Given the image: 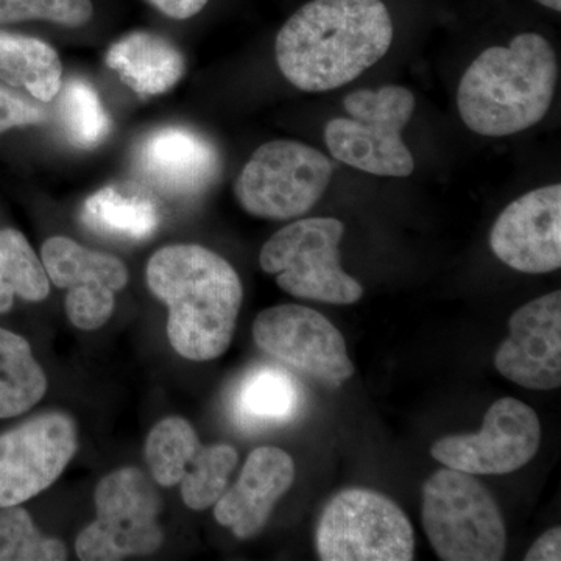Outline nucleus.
Here are the masks:
<instances>
[{"mask_svg":"<svg viewBox=\"0 0 561 561\" xmlns=\"http://www.w3.org/2000/svg\"><path fill=\"white\" fill-rule=\"evenodd\" d=\"M393 22L382 0H311L276 36V62L298 90L345 87L389 51Z\"/></svg>","mask_w":561,"mask_h":561,"instance_id":"1","label":"nucleus"},{"mask_svg":"<svg viewBox=\"0 0 561 561\" xmlns=\"http://www.w3.org/2000/svg\"><path fill=\"white\" fill-rule=\"evenodd\" d=\"M147 284L169 309L172 348L184 359H217L230 348L243 300L241 278L220 254L195 243L158 250Z\"/></svg>","mask_w":561,"mask_h":561,"instance_id":"2","label":"nucleus"},{"mask_svg":"<svg viewBox=\"0 0 561 561\" xmlns=\"http://www.w3.org/2000/svg\"><path fill=\"white\" fill-rule=\"evenodd\" d=\"M556 51L537 33H523L508 47L483 50L461 77L457 108L471 131L489 138L534 127L556 95Z\"/></svg>","mask_w":561,"mask_h":561,"instance_id":"3","label":"nucleus"},{"mask_svg":"<svg viewBox=\"0 0 561 561\" xmlns=\"http://www.w3.org/2000/svg\"><path fill=\"white\" fill-rule=\"evenodd\" d=\"M423 527L443 561H500L507 548L501 507L468 472L442 468L423 486Z\"/></svg>","mask_w":561,"mask_h":561,"instance_id":"4","label":"nucleus"},{"mask_svg":"<svg viewBox=\"0 0 561 561\" xmlns=\"http://www.w3.org/2000/svg\"><path fill=\"white\" fill-rule=\"evenodd\" d=\"M415 95L408 88L351 92L343 106L351 117L328 122L324 140L335 160L371 175L405 179L415 169L402 130L415 111Z\"/></svg>","mask_w":561,"mask_h":561,"instance_id":"5","label":"nucleus"},{"mask_svg":"<svg viewBox=\"0 0 561 561\" xmlns=\"http://www.w3.org/2000/svg\"><path fill=\"white\" fill-rule=\"evenodd\" d=\"M345 225L332 217L301 219L280 228L262 247V271L276 276V284L302 300L353 305L364 287L341 265Z\"/></svg>","mask_w":561,"mask_h":561,"instance_id":"6","label":"nucleus"},{"mask_svg":"<svg viewBox=\"0 0 561 561\" xmlns=\"http://www.w3.org/2000/svg\"><path fill=\"white\" fill-rule=\"evenodd\" d=\"M153 482L136 467L110 472L99 482L95 519L76 541L80 560L117 561L160 551L162 497Z\"/></svg>","mask_w":561,"mask_h":561,"instance_id":"7","label":"nucleus"},{"mask_svg":"<svg viewBox=\"0 0 561 561\" xmlns=\"http://www.w3.org/2000/svg\"><path fill=\"white\" fill-rule=\"evenodd\" d=\"M316 549L323 561H411L415 534L408 515L375 490L348 489L321 512Z\"/></svg>","mask_w":561,"mask_h":561,"instance_id":"8","label":"nucleus"},{"mask_svg":"<svg viewBox=\"0 0 561 561\" xmlns=\"http://www.w3.org/2000/svg\"><path fill=\"white\" fill-rule=\"evenodd\" d=\"M334 169L330 158L306 144L272 140L254 151L242 169L236 198L260 219H297L323 197Z\"/></svg>","mask_w":561,"mask_h":561,"instance_id":"9","label":"nucleus"},{"mask_svg":"<svg viewBox=\"0 0 561 561\" xmlns=\"http://www.w3.org/2000/svg\"><path fill=\"white\" fill-rule=\"evenodd\" d=\"M77 449L79 427L68 413H43L0 434V508L50 489Z\"/></svg>","mask_w":561,"mask_h":561,"instance_id":"10","label":"nucleus"},{"mask_svg":"<svg viewBox=\"0 0 561 561\" xmlns=\"http://www.w3.org/2000/svg\"><path fill=\"white\" fill-rule=\"evenodd\" d=\"M540 443L541 423L534 409L502 398L491 404L481 432L440 438L431 456L443 467L472 476L508 474L529 463Z\"/></svg>","mask_w":561,"mask_h":561,"instance_id":"11","label":"nucleus"},{"mask_svg":"<svg viewBox=\"0 0 561 561\" xmlns=\"http://www.w3.org/2000/svg\"><path fill=\"white\" fill-rule=\"evenodd\" d=\"M253 339L268 356L320 381L339 386L353 376L354 365L342 332L306 306L265 309L254 320Z\"/></svg>","mask_w":561,"mask_h":561,"instance_id":"12","label":"nucleus"},{"mask_svg":"<svg viewBox=\"0 0 561 561\" xmlns=\"http://www.w3.org/2000/svg\"><path fill=\"white\" fill-rule=\"evenodd\" d=\"M41 261L50 283L68 290L66 316L81 331H98L108 323L117 291L128 284L124 262L113 254L84 249L69 238L47 239Z\"/></svg>","mask_w":561,"mask_h":561,"instance_id":"13","label":"nucleus"},{"mask_svg":"<svg viewBox=\"0 0 561 561\" xmlns=\"http://www.w3.org/2000/svg\"><path fill=\"white\" fill-rule=\"evenodd\" d=\"M494 256L523 273L561 267V186L540 187L511 203L490 232Z\"/></svg>","mask_w":561,"mask_h":561,"instance_id":"14","label":"nucleus"},{"mask_svg":"<svg viewBox=\"0 0 561 561\" xmlns=\"http://www.w3.org/2000/svg\"><path fill=\"white\" fill-rule=\"evenodd\" d=\"M494 367L529 390H556L561 383V291L527 302L508 321Z\"/></svg>","mask_w":561,"mask_h":561,"instance_id":"15","label":"nucleus"},{"mask_svg":"<svg viewBox=\"0 0 561 561\" xmlns=\"http://www.w3.org/2000/svg\"><path fill=\"white\" fill-rule=\"evenodd\" d=\"M135 172L162 197L183 201L203 194L219 175L216 147L183 127L151 131L135 151Z\"/></svg>","mask_w":561,"mask_h":561,"instance_id":"16","label":"nucleus"},{"mask_svg":"<svg viewBox=\"0 0 561 561\" xmlns=\"http://www.w3.org/2000/svg\"><path fill=\"white\" fill-rule=\"evenodd\" d=\"M294 481L295 463L289 454L275 446L254 449L238 482L214 504L216 522L231 529L239 540H250L264 529L276 502Z\"/></svg>","mask_w":561,"mask_h":561,"instance_id":"17","label":"nucleus"},{"mask_svg":"<svg viewBox=\"0 0 561 561\" xmlns=\"http://www.w3.org/2000/svg\"><path fill=\"white\" fill-rule=\"evenodd\" d=\"M106 65L142 98L171 91L183 77V55L162 36L133 32L106 51Z\"/></svg>","mask_w":561,"mask_h":561,"instance_id":"18","label":"nucleus"},{"mask_svg":"<svg viewBox=\"0 0 561 561\" xmlns=\"http://www.w3.org/2000/svg\"><path fill=\"white\" fill-rule=\"evenodd\" d=\"M301 404V386L289 371L275 365H257L239 382L232 413L243 430H268L290 423Z\"/></svg>","mask_w":561,"mask_h":561,"instance_id":"19","label":"nucleus"},{"mask_svg":"<svg viewBox=\"0 0 561 561\" xmlns=\"http://www.w3.org/2000/svg\"><path fill=\"white\" fill-rule=\"evenodd\" d=\"M0 80L51 102L62 84V65L49 44L20 33L0 32Z\"/></svg>","mask_w":561,"mask_h":561,"instance_id":"20","label":"nucleus"},{"mask_svg":"<svg viewBox=\"0 0 561 561\" xmlns=\"http://www.w3.org/2000/svg\"><path fill=\"white\" fill-rule=\"evenodd\" d=\"M81 221L99 234L139 242L157 231L160 214L149 198L105 187L84 202Z\"/></svg>","mask_w":561,"mask_h":561,"instance_id":"21","label":"nucleus"},{"mask_svg":"<svg viewBox=\"0 0 561 561\" xmlns=\"http://www.w3.org/2000/svg\"><path fill=\"white\" fill-rule=\"evenodd\" d=\"M47 391L46 373L20 334L0 328V419L31 411Z\"/></svg>","mask_w":561,"mask_h":561,"instance_id":"22","label":"nucleus"},{"mask_svg":"<svg viewBox=\"0 0 561 561\" xmlns=\"http://www.w3.org/2000/svg\"><path fill=\"white\" fill-rule=\"evenodd\" d=\"M49 294V276L25 236L13 228L0 230V316L11 311L16 297L41 302Z\"/></svg>","mask_w":561,"mask_h":561,"instance_id":"23","label":"nucleus"},{"mask_svg":"<svg viewBox=\"0 0 561 561\" xmlns=\"http://www.w3.org/2000/svg\"><path fill=\"white\" fill-rule=\"evenodd\" d=\"M55 99L58 122L70 146L81 150L101 146L111 131V121L94 87L87 80L70 79Z\"/></svg>","mask_w":561,"mask_h":561,"instance_id":"24","label":"nucleus"},{"mask_svg":"<svg viewBox=\"0 0 561 561\" xmlns=\"http://www.w3.org/2000/svg\"><path fill=\"white\" fill-rule=\"evenodd\" d=\"M202 442L190 421L169 416L150 431L146 442V460L151 479L161 486L179 485L187 463Z\"/></svg>","mask_w":561,"mask_h":561,"instance_id":"25","label":"nucleus"},{"mask_svg":"<svg viewBox=\"0 0 561 561\" xmlns=\"http://www.w3.org/2000/svg\"><path fill=\"white\" fill-rule=\"evenodd\" d=\"M238 461L239 454L230 445H201L180 482L184 504L197 512L213 507L228 489Z\"/></svg>","mask_w":561,"mask_h":561,"instance_id":"26","label":"nucleus"},{"mask_svg":"<svg viewBox=\"0 0 561 561\" xmlns=\"http://www.w3.org/2000/svg\"><path fill=\"white\" fill-rule=\"evenodd\" d=\"M62 541L41 534L20 505L0 508V561H65Z\"/></svg>","mask_w":561,"mask_h":561,"instance_id":"27","label":"nucleus"},{"mask_svg":"<svg viewBox=\"0 0 561 561\" xmlns=\"http://www.w3.org/2000/svg\"><path fill=\"white\" fill-rule=\"evenodd\" d=\"M91 0H0V24L49 21L80 27L92 18Z\"/></svg>","mask_w":561,"mask_h":561,"instance_id":"28","label":"nucleus"},{"mask_svg":"<svg viewBox=\"0 0 561 561\" xmlns=\"http://www.w3.org/2000/svg\"><path fill=\"white\" fill-rule=\"evenodd\" d=\"M46 121V111L0 84V135Z\"/></svg>","mask_w":561,"mask_h":561,"instance_id":"29","label":"nucleus"},{"mask_svg":"<svg viewBox=\"0 0 561 561\" xmlns=\"http://www.w3.org/2000/svg\"><path fill=\"white\" fill-rule=\"evenodd\" d=\"M526 561H560L561 560V529L552 527L541 535L524 557Z\"/></svg>","mask_w":561,"mask_h":561,"instance_id":"30","label":"nucleus"},{"mask_svg":"<svg viewBox=\"0 0 561 561\" xmlns=\"http://www.w3.org/2000/svg\"><path fill=\"white\" fill-rule=\"evenodd\" d=\"M147 2L172 20H190L205 9L208 0H147Z\"/></svg>","mask_w":561,"mask_h":561,"instance_id":"31","label":"nucleus"},{"mask_svg":"<svg viewBox=\"0 0 561 561\" xmlns=\"http://www.w3.org/2000/svg\"><path fill=\"white\" fill-rule=\"evenodd\" d=\"M537 2L553 11H561V0H537Z\"/></svg>","mask_w":561,"mask_h":561,"instance_id":"32","label":"nucleus"}]
</instances>
